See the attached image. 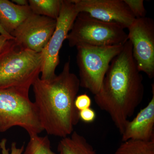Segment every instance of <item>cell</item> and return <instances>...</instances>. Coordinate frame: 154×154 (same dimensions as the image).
<instances>
[{"instance_id":"cell-1","label":"cell","mask_w":154,"mask_h":154,"mask_svg":"<svg viewBox=\"0 0 154 154\" xmlns=\"http://www.w3.org/2000/svg\"><path fill=\"white\" fill-rule=\"evenodd\" d=\"M140 72L128 39L111 61L99 92L94 95L96 105L109 114L121 135L128 119L143 99V77Z\"/></svg>"},{"instance_id":"cell-2","label":"cell","mask_w":154,"mask_h":154,"mask_svg":"<svg viewBox=\"0 0 154 154\" xmlns=\"http://www.w3.org/2000/svg\"><path fill=\"white\" fill-rule=\"evenodd\" d=\"M34 104L43 130L58 137L69 136L80 120L75 99L80 88L79 78L70 71V60L50 80L40 77L33 83Z\"/></svg>"},{"instance_id":"cell-3","label":"cell","mask_w":154,"mask_h":154,"mask_svg":"<svg viewBox=\"0 0 154 154\" xmlns=\"http://www.w3.org/2000/svg\"><path fill=\"white\" fill-rule=\"evenodd\" d=\"M42 52L19 45L11 39L0 53V89L16 88L29 91L41 73Z\"/></svg>"},{"instance_id":"cell-4","label":"cell","mask_w":154,"mask_h":154,"mask_svg":"<svg viewBox=\"0 0 154 154\" xmlns=\"http://www.w3.org/2000/svg\"><path fill=\"white\" fill-rule=\"evenodd\" d=\"M29 93L16 88L0 89V133L16 126L25 129L29 136L44 131Z\"/></svg>"},{"instance_id":"cell-5","label":"cell","mask_w":154,"mask_h":154,"mask_svg":"<svg viewBox=\"0 0 154 154\" xmlns=\"http://www.w3.org/2000/svg\"><path fill=\"white\" fill-rule=\"evenodd\" d=\"M121 26L103 22L84 13H79L66 39L70 47L124 45L128 34Z\"/></svg>"},{"instance_id":"cell-6","label":"cell","mask_w":154,"mask_h":154,"mask_svg":"<svg viewBox=\"0 0 154 154\" xmlns=\"http://www.w3.org/2000/svg\"><path fill=\"white\" fill-rule=\"evenodd\" d=\"M123 45H83L77 47L80 87L96 95L100 90L111 61L121 52Z\"/></svg>"},{"instance_id":"cell-7","label":"cell","mask_w":154,"mask_h":154,"mask_svg":"<svg viewBox=\"0 0 154 154\" xmlns=\"http://www.w3.org/2000/svg\"><path fill=\"white\" fill-rule=\"evenodd\" d=\"M79 14L72 0H63L55 30L42 52L43 65L41 79L50 80L56 76L55 70L60 63V51Z\"/></svg>"},{"instance_id":"cell-8","label":"cell","mask_w":154,"mask_h":154,"mask_svg":"<svg viewBox=\"0 0 154 154\" xmlns=\"http://www.w3.org/2000/svg\"><path fill=\"white\" fill-rule=\"evenodd\" d=\"M128 38L139 70L154 77V21L148 17L135 19L128 28Z\"/></svg>"},{"instance_id":"cell-9","label":"cell","mask_w":154,"mask_h":154,"mask_svg":"<svg viewBox=\"0 0 154 154\" xmlns=\"http://www.w3.org/2000/svg\"><path fill=\"white\" fill-rule=\"evenodd\" d=\"M56 24L55 19L32 14L11 35L22 47L42 52L51 38Z\"/></svg>"},{"instance_id":"cell-10","label":"cell","mask_w":154,"mask_h":154,"mask_svg":"<svg viewBox=\"0 0 154 154\" xmlns=\"http://www.w3.org/2000/svg\"><path fill=\"white\" fill-rule=\"evenodd\" d=\"M79 13L128 28L135 18L124 0H72Z\"/></svg>"},{"instance_id":"cell-11","label":"cell","mask_w":154,"mask_h":154,"mask_svg":"<svg viewBox=\"0 0 154 154\" xmlns=\"http://www.w3.org/2000/svg\"><path fill=\"white\" fill-rule=\"evenodd\" d=\"M152 96L148 105L131 121L128 120L122 135V141L129 140L150 141L154 140V85Z\"/></svg>"},{"instance_id":"cell-12","label":"cell","mask_w":154,"mask_h":154,"mask_svg":"<svg viewBox=\"0 0 154 154\" xmlns=\"http://www.w3.org/2000/svg\"><path fill=\"white\" fill-rule=\"evenodd\" d=\"M32 14L29 5L19 6L8 0H0V25L10 35Z\"/></svg>"},{"instance_id":"cell-13","label":"cell","mask_w":154,"mask_h":154,"mask_svg":"<svg viewBox=\"0 0 154 154\" xmlns=\"http://www.w3.org/2000/svg\"><path fill=\"white\" fill-rule=\"evenodd\" d=\"M57 151L60 154H97L85 137L74 131L59 142Z\"/></svg>"},{"instance_id":"cell-14","label":"cell","mask_w":154,"mask_h":154,"mask_svg":"<svg viewBox=\"0 0 154 154\" xmlns=\"http://www.w3.org/2000/svg\"><path fill=\"white\" fill-rule=\"evenodd\" d=\"M33 14L57 20L59 16L62 0H29Z\"/></svg>"},{"instance_id":"cell-15","label":"cell","mask_w":154,"mask_h":154,"mask_svg":"<svg viewBox=\"0 0 154 154\" xmlns=\"http://www.w3.org/2000/svg\"><path fill=\"white\" fill-rule=\"evenodd\" d=\"M113 154H154V140L122 142Z\"/></svg>"},{"instance_id":"cell-16","label":"cell","mask_w":154,"mask_h":154,"mask_svg":"<svg viewBox=\"0 0 154 154\" xmlns=\"http://www.w3.org/2000/svg\"><path fill=\"white\" fill-rule=\"evenodd\" d=\"M51 146L50 140L48 136H30L23 154H57L53 151Z\"/></svg>"},{"instance_id":"cell-17","label":"cell","mask_w":154,"mask_h":154,"mask_svg":"<svg viewBox=\"0 0 154 154\" xmlns=\"http://www.w3.org/2000/svg\"><path fill=\"white\" fill-rule=\"evenodd\" d=\"M135 19L146 17V11L143 0H124Z\"/></svg>"},{"instance_id":"cell-18","label":"cell","mask_w":154,"mask_h":154,"mask_svg":"<svg viewBox=\"0 0 154 154\" xmlns=\"http://www.w3.org/2000/svg\"><path fill=\"white\" fill-rule=\"evenodd\" d=\"M91 105L92 100L90 96L87 94H82L77 96L75 99V107L79 111L90 108Z\"/></svg>"},{"instance_id":"cell-19","label":"cell","mask_w":154,"mask_h":154,"mask_svg":"<svg viewBox=\"0 0 154 154\" xmlns=\"http://www.w3.org/2000/svg\"><path fill=\"white\" fill-rule=\"evenodd\" d=\"M7 140L3 138L0 142V149L2 150V154H22L25 149V146L22 145L21 147H17L16 142L12 143L11 146V152L10 153V149H7Z\"/></svg>"},{"instance_id":"cell-20","label":"cell","mask_w":154,"mask_h":154,"mask_svg":"<svg viewBox=\"0 0 154 154\" xmlns=\"http://www.w3.org/2000/svg\"><path fill=\"white\" fill-rule=\"evenodd\" d=\"M80 120L85 123H92L96 118V113L92 108H87L79 111Z\"/></svg>"},{"instance_id":"cell-21","label":"cell","mask_w":154,"mask_h":154,"mask_svg":"<svg viewBox=\"0 0 154 154\" xmlns=\"http://www.w3.org/2000/svg\"><path fill=\"white\" fill-rule=\"evenodd\" d=\"M14 38L12 36H8L0 34V53L6 47L9 41Z\"/></svg>"},{"instance_id":"cell-22","label":"cell","mask_w":154,"mask_h":154,"mask_svg":"<svg viewBox=\"0 0 154 154\" xmlns=\"http://www.w3.org/2000/svg\"><path fill=\"white\" fill-rule=\"evenodd\" d=\"M16 5L21 6H25L29 5L28 1L27 0H13L11 1Z\"/></svg>"},{"instance_id":"cell-23","label":"cell","mask_w":154,"mask_h":154,"mask_svg":"<svg viewBox=\"0 0 154 154\" xmlns=\"http://www.w3.org/2000/svg\"><path fill=\"white\" fill-rule=\"evenodd\" d=\"M0 34H1V35H5V36H12L11 35H10V34H9L8 33H7V32L3 29V28H2V26H1V25H0ZM12 37H13V36H12Z\"/></svg>"}]
</instances>
